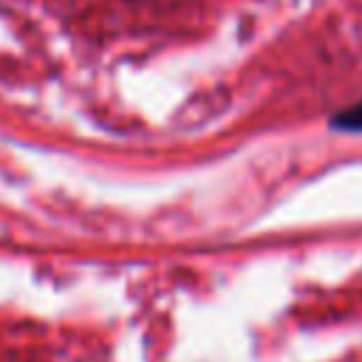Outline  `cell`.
Listing matches in <instances>:
<instances>
[{
	"instance_id": "6da1fadb",
	"label": "cell",
	"mask_w": 362,
	"mask_h": 362,
	"mask_svg": "<svg viewBox=\"0 0 362 362\" xmlns=\"http://www.w3.org/2000/svg\"><path fill=\"white\" fill-rule=\"evenodd\" d=\"M334 127L337 130H362V102L348 107V110H342V113H337L334 116Z\"/></svg>"
}]
</instances>
